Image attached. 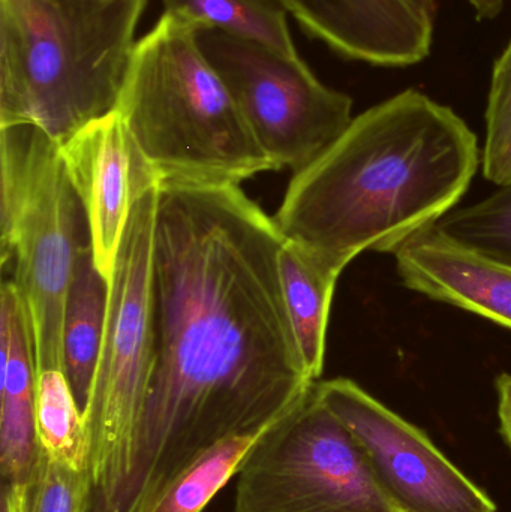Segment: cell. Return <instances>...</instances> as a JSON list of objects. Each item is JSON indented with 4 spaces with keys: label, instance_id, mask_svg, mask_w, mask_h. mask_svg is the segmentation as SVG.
<instances>
[{
    "label": "cell",
    "instance_id": "1",
    "mask_svg": "<svg viewBox=\"0 0 511 512\" xmlns=\"http://www.w3.org/2000/svg\"><path fill=\"white\" fill-rule=\"evenodd\" d=\"M284 236L239 185L159 182L155 363L134 465L111 512H141L222 439L260 433L308 396L285 307Z\"/></svg>",
    "mask_w": 511,
    "mask_h": 512
},
{
    "label": "cell",
    "instance_id": "2",
    "mask_svg": "<svg viewBox=\"0 0 511 512\" xmlns=\"http://www.w3.org/2000/svg\"><path fill=\"white\" fill-rule=\"evenodd\" d=\"M476 134L446 105L405 90L360 116L294 173L275 215L284 239L336 270L396 254L459 203L479 168Z\"/></svg>",
    "mask_w": 511,
    "mask_h": 512
},
{
    "label": "cell",
    "instance_id": "3",
    "mask_svg": "<svg viewBox=\"0 0 511 512\" xmlns=\"http://www.w3.org/2000/svg\"><path fill=\"white\" fill-rule=\"evenodd\" d=\"M147 0H0V128L63 144L116 111Z\"/></svg>",
    "mask_w": 511,
    "mask_h": 512
},
{
    "label": "cell",
    "instance_id": "4",
    "mask_svg": "<svg viewBox=\"0 0 511 512\" xmlns=\"http://www.w3.org/2000/svg\"><path fill=\"white\" fill-rule=\"evenodd\" d=\"M200 29L164 11L135 44L117 113L159 182L240 185L276 171L201 51Z\"/></svg>",
    "mask_w": 511,
    "mask_h": 512
},
{
    "label": "cell",
    "instance_id": "5",
    "mask_svg": "<svg viewBox=\"0 0 511 512\" xmlns=\"http://www.w3.org/2000/svg\"><path fill=\"white\" fill-rule=\"evenodd\" d=\"M0 258L11 264L32 331L36 372L63 370L66 295L89 221L69 176L62 144L30 125L0 128Z\"/></svg>",
    "mask_w": 511,
    "mask_h": 512
},
{
    "label": "cell",
    "instance_id": "6",
    "mask_svg": "<svg viewBox=\"0 0 511 512\" xmlns=\"http://www.w3.org/2000/svg\"><path fill=\"white\" fill-rule=\"evenodd\" d=\"M159 183L132 204L108 279L101 354L84 412L89 436L92 512H111L134 465L135 441L155 363L153 242Z\"/></svg>",
    "mask_w": 511,
    "mask_h": 512
},
{
    "label": "cell",
    "instance_id": "7",
    "mask_svg": "<svg viewBox=\"0 0 511 512\" xmlns=\"http://www.w3.org/2000/svg\"><path fill=\"white\" fill-rule=\"evenodd\" d=\"M236 477L234 512H399L315 385L263 433Z\"/></svg>",
    "mask_w": 511,
    "mask_h": 512
},
{
    "label": "cell",
    "instance_id": "8",
    "mask_svg": "<svg viewBox=\"0 0 511 512\" xmlns=\"http://www.w3.org/2000/svg\"><path fill=\"white\" fill-rule=\"evenodd\" d=\"M197 41L276 171L308 167L353 122V99L321 83L300 56L216 29L198 30Z\"/></svg>",
    "mask_w": 511,
    "mask_h": 512
},
{
    "label": "cell",
    "instance_id": "9",
    "mask_svg": "<svg viewBox=\"0 0 511 512\" xmlns=\"http://www.w3.org/2000/svg\"><path fill=\"white\" fill-rule=\"evenodd\" d=\"M321 402L353 435L380 489L399 512H498L414 424L350 379L315 384Z\"/></svg>",
    "mask_w": 511,
    "mask_h": 512
},
{
    "label": "cell",
    "instance_id": "10",
    "mask_svg": "<svg viewBox=\"0 0 511 512\" xmlns=\"http://www.w3.org/2000/svg\"><path fill=\"white\" fill-rule=\"evenodd\" d=\"M69 176L89 221L93 259L110 279L132 204L159 183L117 111L84 126L62 144Z\"/></svg>",
    "mask_w": 511,
    "mask_h": 512
},
{
    "label": "cell",
    "instance_id": "11",
    "mask_svg": "<svg viewBox=\"0 0 511 512\" xmlns=\"http://www.w3.org/2000/svg\"><path fill=\"white\" fill-rule=\"evenodd\" d=\"M309 38L347 60L383 68L417 65L431 53L435 20L410 0H284Z\"/></svg>",
    "mask_w": 511,
    "mask_h": 512
},
{
    "label": "cell",
    "instance_id": "12",
    "mask_svg": "<svg viewBox=\"0 0 511 512\" xmlns=\"http://www.w3.org/2000/svg\"><path fill=\"white\" fill-rule=\"evenodd\" d=\"M395 256L408 288L511 330V267L456 246L435 228L408 240Z\"/></svg>",
    "mask_w": 511,
    "mask_h": 512
},
{
    "label": "cell",
    "instance_id": "13",
    "mask_svg": "<svg viewBox=\"0 0 511 512\" xmlns=\"http://www.w3.org/2000/svg\"><path fill=\"white\" fill-rule=\"evenodd\" d=\"M0 471L3 484L24 486L41 457L36 430V372L32 331L23 298L14 280L0 291Z\"/></svg>",
    "mask_w": 511,
    "mask_h": 512
},
{
    "label": "cell",
    "instance_id": "14",
    "mask_svg": "<svg viewBox=\"0 0 511 512\" xmlns=\"http://www.w3.org/2000/svg\"><path fill=\"white\" fill-rule=\"evenodd\" d=\"M285 307L312 381L323 375L327 325L336 282L342 271L285 239L278 255Z\"/></svg>",
    "mask_w": 511,
    "mask_h": 512
},
{
    "label": "cell",
    "instance_id": "15",
    "mask_svg": "<svg viewBox=\"0 0 511 512\" xmlns=\"http://www.w3.org/2000/svg\"><path fill=\"white\" fill-rule=\"evenodd\" d=\"M108 279L99 273L92 245L75 265L63 310V372L81 412H86L101 354L108 312Z\"/></svg>",
    "mask_w": 511,
    "mask_h": 512
},
{
    "label": "cell",
    "instance_id": "16",
    "mask_svg": "<svg viewBox=\"0 0 511 512\" xmlns=\"http://www.w3.org/2000/svg\"><path fill=\"white\" fill-rule=\"evenodd\" d=\"M165 12L203 29H216L258 42L288 56H299L287 14L270 0H162Z\"/></svg>",
    "mask_w": 511,
    "mask_h": 512
},
{
    "label": "cell",
    "instance_id": "17",
    "mask_svg": "<svg viewBox=\"0 0 511 512\" xmlns=\"http://www.w3.org/2000/svg\"><path fill=\"white\" fill-rule=\"evenodd\" d=\"M264 432L222 439L189 463L141 512H203L225 484L236 477Z\"/></svg>",
    "mask_w": 511,
    "mask_h": 512
},
{
    "label": "cell",
    "instance_id": "18",
    "mask_svg": "<svg viewBox=\"0 0 511 512\" xmlns=\"http://www.w3.org/2000/svg\"><path fill=\"white\" fill-rule=\"evenodd\" d=\"M36 430L42 453L71 468L89 469L90 445L84 415L62 369L38 373Z\"/></svg>",
    "mask_w": 511,
    "mask_h": 512
},
{
    "label": "cell",
    "instance_id": "19",
    "mask_svg": "<svg viewBox=\"0 0 511 512\" xmlns=\"http://www.w3.org/2000/svg\"><path fill=\"white\" fill-rule=\"evenodd\" d=\"M434 228L456 246L511 267V183L474 206L452 210Z\"/></svg>",
    "mask_w": 511,
    "mask_h": 512
},
{
    "label": "cell",
    "instance_id": "20",
    "mask_svg": "<svg viewBox=\"0 0 511 512\" xmlns=\"http://www.w3.org/2000/svg\"><path fill=\"white\" fill-rule=\"evenodd\" d=\"M89 469H74L42 453L26 486V512H92Z\"/></svg>",
    "mask_w": 511,
    "mask_h": 512
},
{
    "label": "cell",
    "instance_id": "21",
    "mask_svg": "<svg viewBox=\"0 0 511 512\" xmlns=\"http://www.w3.org/2000/svg\"><path fill=\"white\" fill-rule=\"evenodd\" d=\"M483 173L495 185L511 183V41L492 71L486 108Z\"/></svg>",
    "mask_w": 511,
    "mask_h": 512
},
{
    "label": "cell",
    "instance_id": "22",
    "mask_svg": "<svg viewBox=\"0 0 511 512\" xmlns=\"http://www.w3.org/2000/svg\"><path fill=\"white\" fill-rule=\"evenodd\" d=\"M497 393L501 435L511 450V375H501L497 379Z\"/></svg>",
    "mask_w": 511,
    "mask_h": 512
},
{
    "label": "cell",
    "instance_id": "23",
    "mask_svg": "<svg viewBox=\"0 0 511 512\" xmlns=\"http://www.w3.org/2000/svg\"><path fill=\"white\" fill-rule=\"evenodd\" d=\"M2 512H26V487L3 484Z\"/></svg>",
    "mask_w": 511,
    "mask_h": 512
},
{
    "label": "cell",
    "instance_id": "24",
    "mask_svg": "<svg viewBox=\"0 0 511 512\" xmlns=\"http://www.w3.org/2000/svg\"><path fill=\"white\" fill-rule=\"evenodd\" d=\"M506 0H470L477 20H492L503 11Z\"/></svg>",
    "mask_w": 511,
    "mask_h": 512
},
{
    "label": "cell",
    "instance_id": "25",
    "mask_svg": "<svg viewBox=\"0 0 511 512\" xmlns=\"http://www.w3.org/2000/svg\"><path fill=\"white\" fill-rule=\"evenodd\" d=\"M410 2L435 20L438 11V0H410Z\"/></svg>",
    "mask_w": 511,
    "mask_h": 512
},
{
    "label": "cell",
    "instance_id": "26",
    "mask_svg": "<svg viewBox=\"0 0 511 512\" xmlns=\"http://www.w3.org/2000/svg\"><path fill=\"white\" fill-rule=\"evenodd\" d=\"M270 2L276 3V5L282 6V8L285 9V2L284 0H270ZM287 11V9H285Z\"/></svg>",
    "mask_w": 511,
    "mask_h": 512
}]
</instances>
